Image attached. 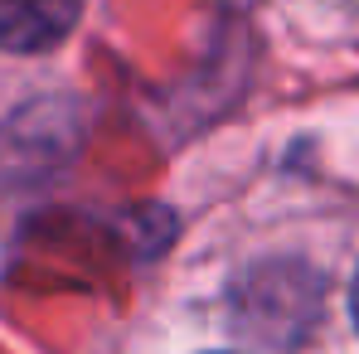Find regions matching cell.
Returning a JSON list of instances; mask_svg holds the SVG:
<instances>
[{"mask_svg":"<svg viewBox=\"0 0 359 354\" xmlns=\"http://www.w3.org/2000/svg\"><path fill=\"white\" fill-rule=\"evenodd\" d=\"M83 0H0V49L5 54H39L54 49L78 25Z\"/></svg>","mask_w":359,"mask_h":354,"instance_id":"cell-1","label":"cell"},{"mask_svg":"<svg viewBox=\"0 0 359 354\" xmlns=\"http://www.w3.org/2000/svg\"><path fill=\"white\" fill-rule=\"evenodd\" d=\"M355 325H359V277H355Z\"/></svg>","mask_w":359,"mask_h":354,"instance_id":"cell-2","label":"cell"}]
</instances>
